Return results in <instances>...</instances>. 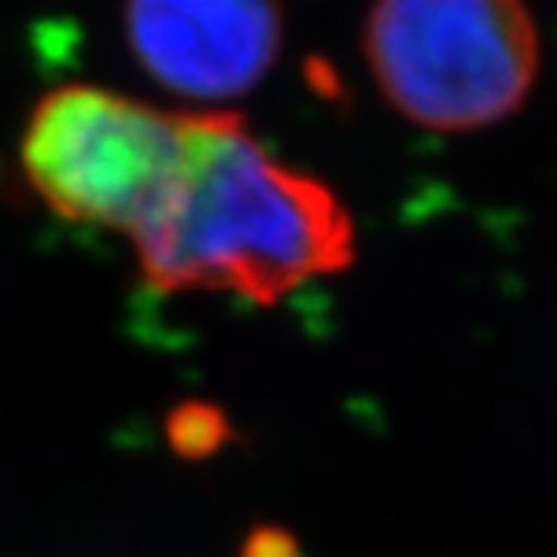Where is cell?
Masks as SVG:
<instances>
[{"instance_id":"obj_1","label":"cell","mask_w":557,"mask_h":557,"mask_svg":"<svg viewBox=\"0 0 557 557\" xmlns=\"http://www.w3.org/2000/svg\"><path fill=\"white\" fill-rule=\"evenodd\" d=\"M128 238L154 289L259 306L349 269L356 252L336 191L272 158L228 111L185 114L175 172Z\"/></svg>"},{"instance_id":"obj_4","label":"cell","mask_w":557,"mask_h":557,"mask_svg":"<svg viewBox=\"0 0 557 557\" xmlns=\"http://www.w3.org/2000/svg\"><path fill=\"white\" fill-rule=\"evenodd\" d=\"M125 21L151 82L195 101L249 95L283 48L278 0H128Z\"/></svg>"},{"instance_id":"obj_2","label":"cell","mask_w":557,"mask_h":557,"mask_svg":"<svg viewBox=\"0 0 557 557\" xmlns=\"http://www.w3.org/2000/svg\"><path fill=\"white\" fill-rule=\"evenodd\" d=\"M363 54L404 117L433 132H476L528 101L541 37L524 0H376Z\"/></svg>"},{"instance_id":"obj_3","label":"cell","mask_w":557,"mask_h":557,"mask_svg":"<svg viewBox=\"0 0 557 557\" xmlns=\"http://www.w3.org/2000/svg\"><path fill=\"white\" fill-rule=\"evenodd\" d=\"M182 125L185 114L148 101L67 85L37 101L21 165L61 219L132 235L175 172Z\"/></svg>"}]
</instances>
